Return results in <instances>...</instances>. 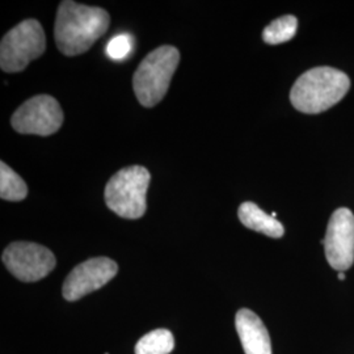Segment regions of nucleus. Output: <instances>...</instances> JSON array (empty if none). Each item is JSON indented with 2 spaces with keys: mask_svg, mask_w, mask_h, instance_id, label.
Segmentation results:
<instances>
[{
  "mask_svg": "<svg viewBox=\"0 0 354 354\" xmlns=\"http://www.w3.org/2000/svg\"><path fill=\"white\" fill-rule=\"evenodd\" d=\"M6 268L23 282L45 279L55 268L57 260L49 248L30 241H15L1 256Z\"/></svg>",
  "mask_w": 354,
  "mask_h": 354,
  "instance_id": "nucleus-7",
  "label": "nucleus"
},
{
  "mask_svg": "<svg viewBox=\"0 0 354 354\" xmlns=\"http://www.w3.org/2000/svg\"><path fill=\"white\" fill-rule=\"evenodd\" d=\"M339 279H342V281L345 279V274H344V272H339Z\"/></svg>",
  "mask_w": 354,
  "mask_h": 354,
  "instance_id": "nucleus-16",
  "label": "nucleus"
},
{
  "mask_svg": "<svg viewBox=\"0 0 354 354\" xmlns=\"http://www.w3.org/2000/svg\"><path fill=\"white\" fill-rule=\"evenodd\" d=\"M131 50H133V38L129 35L115 36L108 42V46H106V54L114 61L125 59Z\"/></svg>",
  "mask_w": 354,
  "mask_h": 354,
  "instance_id": "nucleus-15",
  "label": "nucleus"
},
{
  "mask_svg": "<svg viewBox=\"0 0 354 354\" xmlns=\"http://www.w3.org/2000/svg\"><path fill=\"white\" fill-rule=\"evenodd\" d=\"M349 88L351 79L345 73L328 66L314 67L297 79L290 102L302 113H322L342 100Z\"/></svg>",
  "mask_w": 354,
  "mask_h": 354,
  "instance_id": "nucleus-2",
  "label": "nucleus"
},
{
  "mask_svg": "<svg viewBox=\"0 0 354 354\" xmlns=\"http://www.w3.org/2000/svg\"><path fill=\"white\" fill-rule=\"evenodd\" d=\"M178 62L180 51L171 45L159 46L147 54L133 77V88L140 105L152 108L163 100Z\"/></svg>",
  "mask_w": 354,
  "mask_h": 354,
  "instance_id": "nucleus-3",
  "label": "nucleus"
},
{
  "mask_svg": "<svg viewBox=\"0 0 354 354\" xmlns=\"http://www.w3.org/2000/svg\"><path fill=\"white\" fill-rule=\"evenodd\" d=\"M109 24V13L100 7L64 0L58 7L54 28L57 48L67 57L83 54L106 33Z\"/></svg>",
  "mask_w": 354,
  "mask_h": 354,
  "instance_id": "nucleus-1",
  "label": "nucleus"
},
{
  "mask_svg": "<svg viewBox=\"0 0 354 354\" xmlns=\"http://www.w3.org/2000/svg\"><path fill=\"white\" fill-rule=\"evenodd\" d=\"M329 266L344 272L354 263V214L346 207L330 215L326 238L322 241Z\"/></svg>",
  "mask_w": 354,
  "mask_h": 354,
  "instance_id": "nucleus-8",
  "label": "nucleus"
},
{
  "mask_svg": "<svg viewBox=\"0 0 354 354\" xmlns=\"http://www.w3.org/2000/svg\"><path fill=\"white\" fill-rule=\"evenodd\" d=\"M298 29V20L292 15H286L272 21L263 32V39L269 45H279L290 41Z\"/></svg>",
  "mask_w": 354,
  "mask_h": 354,
  "instance_id": "nucleus-14",
  "label": "nucleus"
},
{
  "mask_svg": "<svg viewBox=\"0 0 354 354\" xmlns=\"http://www.w3.org/2000/svg\"><path fill=\"white\" fill-rule=\"evenodd\" d=\"M28 196L26 181L10 165L0 163V197L6 201L19 203Z\"/></svg>",
  "mask_w": 354,
  "mask_h": 354,
  "instance_id": "nucleus-12",
  "label": "nucleus"
},
{
  "mask_svg": "<svg viewBox=\"0 0 354 354\" xmlns=\"http://www.w3.org/2000/svg\"><path fill=\"white\" fill-rule=\"evenodd\" d=\"M174 348V335L168 329H155L137 342L136 354H169Z\"/></svg>",
  "mask_w": 354,
  "mask_h": 354,
  "instance_id": "nucleus-13",
  "label": "nucleus"
},
{
  "mask_svg": "<svg viewBox=\"0 0 354 354\" xmlns=\"http://www.w3.org/2000/svg\"><path fill=\"white\" fill-rule=\"evenodd\" d=\"M46 49L44 28L35 19L24 20L4 35L0 44V67L4 73H20Z\"/></svg>",
  "mask_w": 354,
  "mask_h": 354,
  "instance_id": "nucleus-5",
  "label": "nucleus"
},
{
  "mask_svg": "<svg viewBox=\"0 0 354 354\" xmlns=\"http://www.w3.org/2000/svg\"><path fill=\"white\" fill-rule=\"evenodd\" d=\"M235 327L245 354H272L270 337L261 319L248 308H241L235 317Z\"/></svg>",
  "mask_w": 354,
  "mask_h": 354,
  "instance_id": "nucleus-10",
  "label": "nucleus"
},
{
  "mask_svg": "<svg viewBox=\"0 0 354 354\" xmlns=\"http://www.w3.org/2000/svg\"><path fill=\"white\" fill-rule=\"evenodd\" d=\"M151 175L142 165L120 169L108 181L104 198L106 206L121 218L138 219L146 213V194Z\"/></svg>",
  "mask_w": 354,
  "mask_h": 354,
  "instance_id": "nucleus-4",
  "label": "nucleus"
},
{
  "mask_svg": "<svg viewBox=\"0 0 354 354\" xmlns=\"http://www.w3.org/2000/svg\"><path fill=\"white\" fill-rule=\"evenodd\" d=\"M11 124L20 134L48 137L62 127L64 112L53 96L37 95L20 105L13 113Z\"/></svg>",
  "mask_w": 354,
  "mask_h": 354,
  "instance_id": "nucleus-6",
  "label": "nucleus"
},
{
  "mask_svg": "<svg viewBox=\"0 0 354 354\" xmlns=\"http://www.w3.org/2000/svg\"><path fill=\"white\" fill-rule=\"evenodd\" d=\"M118 272L117 263L108 257H93L76 266L64 279L62 294L66 301L74 302L89 292L99 290Z\"/></svg>",
  "mask_w": 354,
  "mask_h": 354,
  "instance_id": "nucleus-9",
  "label": "nucleus"
},
{
  "mask_svg": "<svg viewBox=\"0 0 354 354\" xmlns=\"http://www.w3.org/2000/svg\"><path fill=\"white\" fill-rule=\"evenodd\" d=\"M241 223L250 230L264 234L269 238L279 239L285 234V228L276 218L261 210L256 203H243L238 210Z\"/></svg>",
  "mask_w": 354,
  "mask_h": 354,
  "instance_id": "nucleus-11",
  "label": "nucleus"
}]
</instances>
